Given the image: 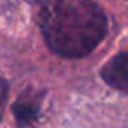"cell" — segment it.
<instances>
[{
  "label": "cell",
  "mask_w": 128,
  "mask_h": 128,
  "mask_svg": "<svg viewBox=\"0 0 128 128\" xmlns=\"http://www.w3.org/2000/svg\"><path fill=\"white\" fill-rule=\"evenodd\" d=\"M47 47L68 59L90 54L107 36L108 20L94 0H60L39 12Z\"/></svg>",
  "instance_id": "obj_1"
},
{
  "label": "cell",
  "mask_w": 128,
  "mask_h": 128,
  "mask_svg": "<svg viewBox=\"0 0 128 128\" xmlns=\"http://www.w3.org/2000/svg\"><path fill=\"white\" fill-rule=\"evenodd\" d=\"M42 96L44 92L35 89H26L21 95H18L17 101L12 104V113L18 128H29L36 122Z\"/></svg>",
  "instance_id": "obj_2"
},
{
  "label": "cell",
  "mask_w": 128,
  "mask_h": 128,
  "mask_svg": "<svg viewBox=\"0 0 128 128\" xmlns=\"http://www.w3.org/2000/svg\"><path fill=\"white\" fill-rule=\"evenodd\" d=\"M100 76L110 88L128 94V51L112 57L101 68Z\"/></svg>",
  "instance_id": "obj_3"
},
{
  "label": "cell",
  "mask_w": 128,
  "mask_h": 128,
  "mask_svg": "<svg viewBox=\"0 0 128 128\" xmlns=\"http://www.w3.org/2000/svg\"><path fill=\"white\" fill-rule=\"evenodd\" d=\"M8 92H9L8 82L5 78H0V119H2L3 108H5V104H6V100H8Z\"/></svg>",
  "instance_id": "obj_4"
},
{
  "label": "cell",
  "mask_w": 128,
  "mask_h": 128,
  "mask_svg": "<svg viewBox=\"0 0 128 128\" xmlns=\"http://www.w3.org/2000/svg\"><path fill=\"white\" fill-rule=\"evenodd\" d=\"M29 2L32 5L39 6L41 9H47V8H51L53 5H56L57 2H60V0H29Z\"/></svg>",
  "instance_id": "obj_5"
},
{
  "label": "cell",
  "mask_w": 128,
  "mask_h": 128,
  "mask_svg": "<svg viewBox=\"0 0 128 128\" xmlns=\"http://www.w3.org/2000/svg\"><path fill=\"white\" fill-rule=\"evenodd\" d=\"M126 2H128V0H126Z\"/></svg>",
  "instance_id": "obj_6"
}]
</instances>
